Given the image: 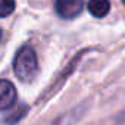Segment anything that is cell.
<instances>
[{
  "mask_svg": "<svg viewBox=\"0 0 125 125\" xmlns=\"http://www.w3.org/2000/svg\"><path fill=\"white\" fill-rule=\"evenodd\" d=\"M38 60L32 47L22 46L13 59V72L21 81H30L37 75Z\"/></svg>",
  "mask_w": 125,
  "mask_h": 125,
  "instance_id": "6da1fadb",
  "label": "cell"
},
{
  "mask_svg": "<svg viewBox=\"0 0 125 125\" xmlns=\"http://www.w3.org/2000/svg\"><path fill=\"white\" fill-rule=\"evenodd\" d=\"M54 8L60 18L74 19L81 13V10L84 8V2L83 0H56Z\"/></svg>",
  "mask_w": 125,
  "mask_h": 125,
  "instance_id": "7a4b0ae2",
  "label": "cell"
},
{
  "mask_svg": "<svg viewBox=\"0 0 125 125\" xmlns=\"http://www.w3.org/2000/svg\"><path fill=\"white\" fill-rule=\"evenodd\" d=\"M16 102V88L8 80H0V110L10 109Z\"/></svg>",
  "mask_w": 125,
  "mask_h": 125,
  "instance_id": "3957f363",
  "label": "cell"
},
{
  "mask_svg": "<svg viewBox=\"0 0 125 125\" xmlns=\"http://www.w3.org/2000/svg\"><path fill=\"white\" fill-rule=\"evenodd\" d=\"M88 12L96 18H103L110 10V2L109 0H90L87 5Z\"/></svg>",
  "mask_w": 125,
  "mask_h": 125,
  "instance_id": "277c9868",
  "label": "cell"
},
{
  "mask_svg": "<svg viewBox=\"0 0 125 125\" xmlns=\"http://www.w3.org/2000/svg\"><path fill=\"white\" fill-rule=\"evenodd\" d=\"M15 10V0H0V18H6Z\"/></svg>",
  "mask_w": 125,
  "mask_h": 125,
  "instance_id": "5b68a950",
  "label": "cell"
},
{
  "mask_svg": "<svg viewBox=\"0 0 125 125\" xmlns=\"http://www.w3.org/2000/svg\"><path fill=\"white\" fill-rule=\"evenodd\" d=\"M121 119H125V110L122 112V115H121Z\"/></svg>",
  "mask_w": 125,
  "mask_h": 125,
  "instance_id": "8992f818",
  "label": "cell"
},
{
  "mask_svg": "<svg viewBox=\"0 0 125 125\" xmlns=\"http://www.w3.org/2000/svg\"><path fill=\"white\" fill-rule=\"evenodd\" d=\"M0 40H2V30H0Z\"/></svg>",
  "mask_w": 125,
  "mask_h": 125,
  "instance_id": "52a82bcc",
  "label": "cell"
},
{
  "mask_svg": "<svg viewBox=\"0 0 125 125\" xmlns=\"http://www.w3.org/2000/svg\"><path fill=\"white\" fill-rule=\"evenodd\" d=\"M122 2H124V5H125V0H122Z\"/></svg>",
  "mask_w": 125,
  "mask_h": 125,
  "instance_id": "ba28073f",
  "label": "cell"
}]
</instances>
